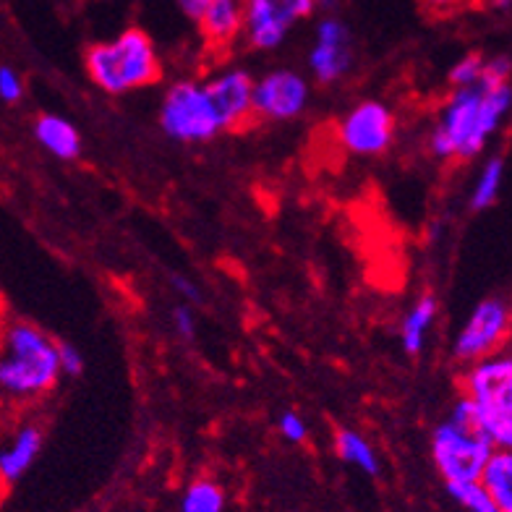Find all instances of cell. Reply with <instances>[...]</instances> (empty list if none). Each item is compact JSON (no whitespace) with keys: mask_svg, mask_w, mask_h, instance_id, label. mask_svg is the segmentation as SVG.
<instances>
[{"mask_svg":"<svg viewBox=\"0 0 512 512\" xmlns=\"http://www.w3.org/2000/svg\"><path fill=\"white\" fill-rule=\"evenodd\" d=\"M512 108L510 58H486L481 79L471 87L452 89L429 136L439 160H473L499 134Z\"/></svg>","mask_w":512,"mask_h":512,"instance_id":"obj_1","label":"cell"},{"mask_svg":"<svg viewBox=\"0 0 512 512\" xmlns=\"http://www.w3.org/2000/svg\"><path fill=\"white\" fill-rule=\"evenodd\" d=\"M61 377L58 343L48 332L24 319L0 324V403H34Z\"/></svg>","mask_w":512,"mask_h":512,"instance_id":"obj_2","label":"cell"},{"mask_svg":"<svg viewBox=\"0 0 512 512\" xmlns=\"http://www.w3.org/2000/svg\"><path fill=\"white\" fill-rule=\"evenodd\" d=\"M95 87L108 95H128L149 87L162 76V63L155 42L142 29H126L115 40L97 42L84 58Z\"/></svg>","mask_w":512,"mask_h":512,"instance_id":"obj_3","label":"cell"},{"mask_svg":"<svg viewBox=\"0 0 512 512\" xmlns=\"http://www.w3.org/2000/svg\"><path fill=\"white\" fill-rule=\"evenodd\" d=\"M463 398L473 403L476 429L494 450L512 447V356L497 353L465 366Z\"/></svg>","mask_w":512,"mask_h":512,"instance_id":"obj_4","label":"cell"},{"mask_svg":"<svg viewBox=\"0 0 512 512\" xmlns=\"http://www.w3.org/2000/svg\"><path fill=\"white\" fill-rule=\"evenodd\" d=\"M165 136L181 144H204L225 134V123L209 97L204 81L183 79L170 84L160 105Z\"/></svg>","mask_w":512,"mask_h":512,"instance_id":"obj_5","label":"cell"},{"mask_svg":"<svg viewBox=\"0 0 512 512\" xmlns=\"http://www.w3.org/2000/svg\"><path fill=\"white\" fill-rule=\"evenodd\" d=\"M494 447L476 432L442 421L432 434V455L445 484H476Z\"/></svg>","mask_w":512,"mask_h":512,"instance_id":"obj_6","label":"cell"},{"mask_svg":"<svg viewBox=\"0 0 512 512\" xmlns=\"http://www.w3.org/2000/svg\"><path fill=\"white\" fill-rule=\"evenodd\" d=\"M507 337H510V304L497 296L484 298L460 327L452 343V356L458 364L471 366L502 353Z\"/></svg>","mask_w":512,"mask_h":512,"instance_id":"obj_7","label":"cell"},{"mask_svg":"<svg viewBox=\"0 0 512 512\" xmlns=\"http://www.w3.org/2000/svg\"><path fill=\"white\" fill-rule=\"evenodd\" d=\"M311 100V87L306 76L293 68H275L254 79V118L270 123L296 121L306 113Z\"/></svg>","mask_w":512,"mask_h":512,"instance_id":"obj_8","label":"cell"},{"mask_svg":"<svg viewBox=\"0 0 512 512\" xmlns=\"http://www.w3.org/2000/svg\"><path fill=\"white\" fill-rule=\"evenodd\" d=\"M317 11L314 0H246L243 37L254 50H275L298 21Z\"/></svg>","mask_w":512,"mask_h":512,"instance_id":"obj_9","label":"cell"},{"mask_svg":"<svg viewBox=\"0 0 512 512\" xmlns=\"http://www.w3.org/2000/svg\"><path fill=\"white\" fill-rule=\"evenodd\" d=\"M337 139L356 157L384 155L395 139V113L379 100L358 102L340 121Z\"/></svg>","mask_w":512,"mask_h":512,"instance_id":"obj_10","label":"cell"},{"mask_svg":"<svg viewBox=\"0 0 512 512\" xmlns=\"http://www.w3.org/2000/svg\"><path fill=\"white\" fill-rule=\"evenodd\" d=\"M353 66L351 32L337 16H324L317 24L309 68L319 84H337Z\"/></svg>","mask_w":512,"mask_h":512,"instance_id":"obj_11","label":"cell"},{"mask_svg":"<svg viewBox=\"0 0 512 512\" xmlns=\"http://www.w3.org/2000/svg\"><path fill=\"white\" fill-rule=\"evenodd\" d=\"M204 84H207V92L215 102L217 113L223 118L225 131H238V128L249 126L254 121V105H251L254 76L249 71L230 68V71H223Z\"/></svg>","mask_w":512,"mask_h":512,"instance_id":"obj_12","label":"cell"},{"mask_svg":"<svg viewBox=\"0 0 512 512\" xmlns=\"http://www.w3.org/2000/svg\"><path fill=\"white\" fill-rule=\"evenodd\" d=\"M196 24H199V32L209 48L228 50L243 34L246 0H212Z\"/></svg>","mask_w":512,"mask_h":512,"instance_id":"obj_13","label":"cell"},{"mask_svg":"<svg viewBox=\"0 0 512 512\" xmlns=\"http://www.w3.org/2000/svg\"><path fill=\"white\" fill-rule=\"evenodd\" d=\"M42 445H45V432L40 424L27 421L21 424L11 437L0 445V479L14 484L24 479V473L40 458Z\"/></svg>","mask_w":512,"mask_h":512,"instance_id":"obj_14","label":"cell"},{"mask_svg":"<svg viewBox=\"0 0 512 512\" xmlns=\"http://www.w3.org/2000/svg\"><path fill=\"white\" fill-rule=\"evenodd\" d=\"M34 139L58 160H76L81 155L79 128L61 115L45 113L34 121Z\"/></svg>","mask_w":512,"mask_h":512,"instance_id":"obj_15","label":"cell"},{"mask_svg":"<svg viewBox=\"0 0 512 512\" xmlns=\"http://www.w3.org/2000/svg\"><path fill=\"white\" fill-rule=\"evenodd\" d=\"M437 298L421 296L413 304V309L405 314L403 327H400V343L408 356H418L426 348V337L432 332L434 319H437Z\"/></svg>","mask_w":512,"mask_h":512,"instance_id":"obj_16","label":"cell"},{"mask_svg":"<svg viewBox=\"0 0 512 512\" xmlns=\"http://www.w3.org/2000/svg\"><path fill=\"white\" fill-rule=\"evenodd\" d=\"M481 489L502 512H512V452L494 450L479 479Z\"/></svg>","mask_w":512,"mask_h":512,"instance_id":"obj_17","label":"cell"},{"mask_svg":"<svg viewBox=\"0 0 512 512\" xmlns=\"http://www.w3.org/2000/svg\"><path fill=\"white\" fill-rule=\"evenodd\" d=\"M335 452L340 455V460L356 465L358 471L369 473V476L379 473L377 452H374V447L369 445V439L364 434L353 432V429H340L335 434Z\"/></svg>","mask_w":512,"mask_h":512,"instance_id":"obj_18","label":"cell"},{"mask_svg":"<svg viewBox=\"0 0 512 512\" xmlns=\"http://www.w3.org/2000/svg\"><path fill=\"white\" fill-rule=\"evenodd\" d=\"M505 160L499 155L489 157L484 162V168L479 173V181L473 186V194H471V209L476 212H484V209L492 207L494 202L499 199V191H502V181H505Z\"/></svg>","mask_w":512,"mask_h":512,"instance_id":"obj_19","label":"cell"},{"mask_svg":"<svg viewBox=\"0 0 512 512\" xmlns=\"http://www.w3.org/2000/svg\"><path fill=\"white\" fill-rule=\"evenodd\" d=\"M225 494L220 484L209 479H199L183 492L181 512H223Z\"/></svg>","mask_w":512,"mask_h":512,"instance_id":"obj_20","label":"cell"},{"mask_svg":"<svg viewBox=\"0 0 512 512\" xmlns=\"http://www.w3.org/2000/svg\"><path fill=\"white\" fill-rule=\"evenodd\" d=\"M447 492L468 512H502L494 505L492 497L481 489L479 481L476 484H447Z\"/></svg>","mask_w":512,"mask_h":512,"instance_id":"obj_21","label":"cell"},{"mask_svg":"<svg viewBox=\"0 0 512 512\" xmlns=\"http://www.w3.org/2000/svg\"><path fill=\"white\" fill-rule=\"evenodd\" d=\"M484 55L481 53H468L463 55L455 66L450 68V84L452 89H463L471 87L481 79V71H484Z\"/></svg>","mask_w":512,"mask_h":512,"instance_id":"obj_22","label":"cell"},{"mask_svg":"<svg viewBox=\"0 0 512 512\" xmlns=\"http://www.w3.org/2000/svg\"><path fill=\"white\" fill-rule=\"evenodd\" d=\"M277 429H280V437H283L285 442H290V445H301V442H306V437H309V426H306V421L301 418V413L296 411L280 413V418H277Z\"/></svg>","mask_w":512,"mask_h":512,"instance_id":"obj_23","label":"cell"},{"mask_svg":"<svg viewBox=\"0 0 512 512\" xmlns=\"http://www.w3.org/2000/svg\"><path fill=\"white\" fill-rule=\"evenodd\" d=\"M24 97V81L11 66H0V100L14 105Z\"/></svg>","mask_w":512,"mask_h":512,"instance_id":"obj_24","label":"cell"},{"mask_svg":"<svg viewBox=\"0 0 512 512\" xmlns=\"http://www.w3.org/2000/svg\"><path fill=\"white\" fill-rule=\"evenodd\" d=\"M58 364H61L63 377H79L84 371V358L74 345L68 343H58Z\"/></svg>","mask_w":512,"mask_h":512,"instance_id":"obj_25","label":"cell"},{"mask_svg":"<svg viewBox=\"0 0 512 512\" xmlns=\"http://www.w3.org/2000/svg\"><path fill=\"white\" fill-rule=\"evenodd\" d=\"M170 319H173V327H176V332L183 337V340H194L196 317H194V311H191V306H183V304L176 306L173 314H170Z\"/></svg>","mask_w":512,"mask_h":512,"instance_id":"obj_26","label":"cell"},{"mask_svg":"<svg viewBox=\"0 0 512 512\" xmlns=\"http://www.w3.org/2000/svg\"><path fill=\"white\" fill-rule=\"evenodd\" d=\"M421 6L429 11V14H437V16H450V14H458L463 8L473 6V3H479V0H418Z\"/></svg>","mask_w":512,"mask_h":512,"instance_id":"obj_27","label":"cell"},{"mask_svg":"<svg viewBox=\"0 0 512 512\" xmlns=\"http://www.w3.org/2000/svg\"><path fill=\"white\" fill-rule=\"evenodd\" d=\"M170 285H173V290H176L181 298H186V301H194V304H199V301H202V290L196 288V283L194 280H189V277L173 275L170 277Z\"/></svg>","mask_w":512,"mask_h":512,"instance_id":"obj_28","label":"cell"},{"mask_svg":"<svg viewBox=\"0 0 512 512\" xmlns=\"http://www.w3.org/2000/svg\"><path fill=\"white\" fill-rule=\"evenodd\" d=\"M209 3H212V0H178V8H181L186 19L199 21V16L204 14V8H207Z\"/></svg>","mask_w":512,"mask_h":512,"instance_id":"obj_29","label":"cell"},{"mask_svg":"<svg viewBox=\"0 0 512 512\" xmlns=\"http://www.w3.org/2000/svg\"><path fill=\"white\" fill-rule=\"evenodd\" d=\"M340 0H314V6L322 8V11H335Z\"/></svg>","mask_w":512,"mask_h":512,"instance_id":"obj_30","label":"cell"}]
</instances>
